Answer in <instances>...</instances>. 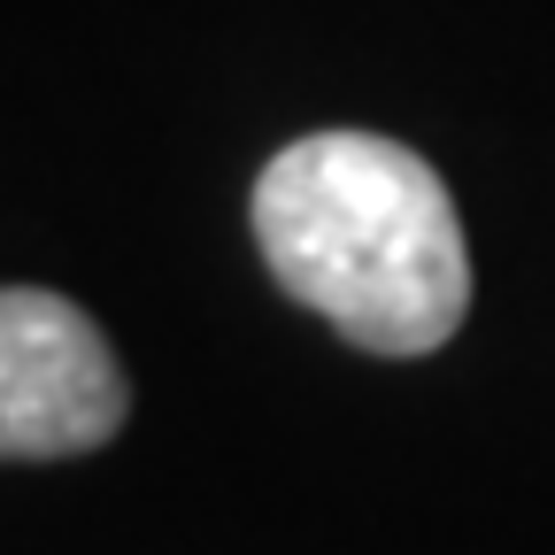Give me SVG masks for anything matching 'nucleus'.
Wrapping results in <instances>:
<instances>
[{
	"mask_svg": "<svg viewBox=\"0 0 555 555\" xmlns=\"http://www.w3.org/2000/svg\"><path fill=\"white\" fill-rule=\"evenodd\" d=\"M270 278L371 356H433L470 309V255L440 170L378 131H317L255 178Z\"/></svg>",
	"mask_w": 555,
	"mask_h": 555,
	"instance_id": "f257e3e1",
	"label": "nucleus"
},
{
	"mask_svg": "<svg viewBox=\"0 0 555 555\" xmlns=\"http://www.w3.org/2000/svg\"><path fill=\"white\" fill-rule=\"evenodd\" d=\"M131 409L101 324L47 286H0V463L86 455Z\"/></svg>",
	"mask_w": 555,
	"mask_h": 555,
	"instance_id": "f03ea898",
	"label": "nucleus"
}]
</instances>
